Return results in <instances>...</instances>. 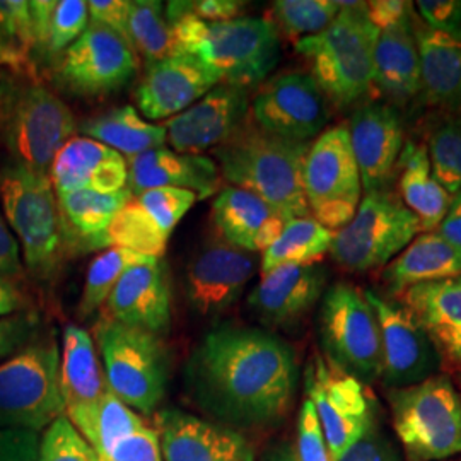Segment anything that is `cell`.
Here are the masks:
<instances>
[{"instance_id": "6da1fadb", "label": "cell", "mask_w": 461, "mask_h": 461, "mask_svg": "<svg viewBox=\"0 0 461 461\" xmlns=\"http://www.w3.org/2000/svg\"><path fill=\"white\" fill-rule=\"evenodd\" d=\"M297 381L294 348L262 329L212 330L186 364L188 390L198 407L230 428H264L282 420Z\"/></svg>"}, {"instance_id": "7a4b0ae2", "label": "cell", "mask_w": 461, "mask_h": 461, "mask_svg": "<svg viewBox=\"0 0 461 461\" xmlns=\"http://www.w3.org/2000/svg\"><path fill=\"white\" fill-rule=\"evenodd\" d=\"M310 149L265 132L251 116L243 127L214 150L222 180L262 198L287 219L308 217L303 188V166Z\"/></svg>"}, {"instance_id": "3957f363", "label": "cell", "mask_w": 461, "mask_h": 461, "mask_svg": "<svg viewBox=\"0 0 461 461\" xmlns=\"http://www.w3.org/2000/svg\"><path fill=\"white\" fill-rule=\"evenodd\" d=\"M171 24L176 55L195 57L221 84L255 87L267 81L280 59V33L265 17L241 16L205 23L182 16Z\"/></svg>"}, {"instance_id": "277c9868", "label": "cell", "mask_w": 461, "mask_h": 461, "mask_svg": "<svg viewBox=\"0 0 461 461\" xmlns=\"http://www.w3.org/2000/svg\"><path fill=\"white\" fill-rule=\"evenodd\" d=\"M340 13L321 33L296 41L312 67V76L331 106L356 108L375 91V45L378 28L371 23L366 2H339Z\"/></svg>"}, {"instance_id": "5b68a950", "label": "cell", "mask_w": 461, "mask_h": 461, "mask_svg": "<svg viewBox=\"0 0 461 461\" xmlns=\"http://www.w3.org/2000/svg\"><path fill=\"white\" fill-rule=\"evenodd\" d=\"M0 207L16 236L26 270L43 282L55 279L62 270L67 248L50 175L16 163L4 166Z\"/></svg>"}, {"instance_id": "8992f818", "label": "cell", "mask_w": 461, "mask_h": 461, "mask_svg": "<svg viewBox=\"0 0 461 461\" xmlns=\"http://www.w3.org/2000/svg\"><path fill=\"white\" fill-rule=\"evenodd\" d=\"M93 339L110 392L137 413H154L169 379V350L163 337L101 318Z\"/></svg>"}, {"instance_id": "52a82bcc", "label": "cell", "mask_w": 461, "mask_h": 461, "mask_svg": "<svg viewBox=\"0 0 461 461\" xmlns=\"http://www.w3.org/2000/svg\"><path fill=\"white\" fill-rule=\"evenodd\" d=\"M62 415L60 346L50 330L0 363V429L40 434Z\"/></svg>"}, {"instance_id": "ba28073f", "label": "cell", "mask_w": 461, "mask_h": 461, "mask_svg": "<svg viewBox=\"0 0 461 461\" xmlns=\"http://www.w3.org/2000/svg\"><path fill=\"white\" fill-rule=\"evenodd\" d=\"M388 400L409 460H443L461 453V396L447 376L390 390Z\"/></svg>"}, {"instance_id": "9c48e42d", "label": "cell", "mask_w": 461, "mask_h": 461, "mask_svg": "<svg viewBox=\"0 0 461 461\" xmlns=\"http://www.w3.org/2000/svg\"><path fill=\"white\" fill-rule=\"evenodd\" d=\"M420 234V222L392 188L367 192L350 222L333 232L330 257L340 268L366 274L384 268Z\"/></svg>"}, {"instance_id": "30bf717a", "label": "cell", "mask_w": 461, "mask_h": 461, "mask_svg": "<svg viewBox=\"0 0 461 461\" xmlns=\"http://www.w3.org/2000/svg\"><path fill=\"white\" fill-rule=\"evenodd\" d=\"M318 333L323 357L337 369L366 386L381 378L378 318L359 287L348 282L330 285L320 304Z\"/></svg>"}, {"instance_id": "8fae6325", "label": "cell", "mask_w": 461, "mask_h": 461, "mask_svg": "<svg viewBox=\"0 0 461 461\" xmlns=\"http://www.w3.org/2000/svg\"><path fill=\"white\" fill-rule=\"evenodd\" d=\"M303 188L310 215L321 226L335 232L350 222L364 190L346 123L323 131L310 144Z\"/></svg>"}, {"instance_id": "7c38bea8", "label": "cell", "mask_w": 461, "mask_h": 461, "mask_svg": "<svg viewBox=\"0 0 461 461\" xmlns=\"http://www.w3.org/2000/svg\"><path fill=\"white\" fill-rule=\"evenodd\" d=\"M304 392L312 400L329 446L330 461H339L375 422L376 403L366 384L313 356L304 369Z\"/></svg>"}, {"instance_id": "4fadbf2b", "label": "cell", "mask_w": 461, "mask_h": 461, "mask_svg": "<svg viewBox=\"0 0 461 461\" xmlns=\"http://www.w3.org/2000/svg\"><path fill=\"white\" fill-rule=\"evenodd\" d=\"M76 129V116L66 103L45 86L32 83L24 86L4 135L13 163L50 175Z\"/></svg>"}, {"instance_id": "5bb4252c", "label": "cell", "mask_w": 461, "mask_h": 461, "mask_svg": "<svg viewBox=\"0 0 461 461\" xmlns=\"http://www.w3.org/2000/svg\"><path fill=\"white\" fill-rule=\"evenodd\" d=\"M364 296L373 306L381 330L383 366L381 381L388 390L419 384L438 375L441 354L426 330L402 303L366 289Z\"/></svg>"}, {"instance_id": "9a60e30c", "label": "cell", "mask_w": 461, "mask_h": 461, "mask_svg": "<svg viewBox=\"0 0 461 461\" xmlns=\"http://www.w3.org/2000/svg\"><path fill=\"white\" fill-rule=\"evenodd\" d=\"M330 106L312 74L291 70L265 81L249 103V116L265 132L310 144L325 131Z\"/></svg>"}, {"instance_id": "2e32d148", "label": "cell", "mask_w": 461, "mask_h": 461, "mask_svg": "<svg viewBox=\"0 0 461 461\" xmlns=\"http://www.w3.org/2000/svg\"><path fill=\"white\" fill-rule=\"evenodd\" d=\"M137 70L139 57L132 47L89 21L86 32L60 55L57 76L76 95L104 96L131 83Z\"/></svg>"}, {"instance_id": "e0dca14e", "label": "cell", "mask_w": 461, "mask_h": 461, "mask_svg": "<svg viewBox=\"0 0 461 461\" xmlns=\"http://www.w3.org/2000/svg\"><path fill=\"white\" fill-rule=\"evenodd\" d=\"M260 258L226 241H211L186 267L185 289L192 310L200 316L226 313L243 296Z\"/></svg>"}, {"instance_id": "ac0fdd59", "label": "cell", "mask_w": 461, "mask_h": 461, "mask_svg": "<svg viewBox=\"0 0 461 461\" xmlns=\"http://www.w3.org/2000/svg\"><path fill=\"white\" fill-rule=\"evenodd\" d=\"M347 131L364 194L390 188L405 146L400 110L384 101H364L352 110Z\"/></svg>"}, {"instance_id": "d6986e66", "label": "cell", "mask_w": 461, "mask_h": 461, "mask_svg": "<svg viewBox=\"0 0 461 461\" xmlns=\"http://www.w3.org/2000/svg\"><path fill=\"white\" fill-rule=\"evenodd\" d=\"M249 118L245 87L217 84L180 115L166 120V142L182 154H202L228 142Z\"/></svg>"}, {"instance_id": "ffe728a7", "label": "cell", "mask_w": 461, "mask_h": 461, "mask_svg": "<svg viewBox=\"0 0 461 461\" xmlns=\"http://www.w3.org/2000/svg\"><path fill=\"white\" fill-rule=\"evenodd\" d=\"M321 264L282 265L262 276L248 296V308L267 327L291 329L313 310L327 291Z\"/></svg>"}, {"instance_id": "44dd1931", "label": "cell", "mask_w": 461, "mask_h": 461, "mask_svg": "<svg viewBox=\"0 0 461 461\" xmlns=\"http://www.w3.org/2000/svg\"><path fill=\"white\" fill-rule=\"evenodd\" d=\"M165 461H255V449L240 430L180 409L158 415Z\"/></svg>"}, {"instance_id": "7402d4cb", "label": "cell", "mask_w": 461, "mask_h": 461, "mask_svg": "<svg viewBox=\"0 0 461 461\" xmlns=\"http://www.w3.org/2000/svg\"><path fill=\"white\" fill-rule=\"evenodd\" d=\"M101 318L165 335L171 327V280L165 260L133 265L116 282Z\"/></svg>"}, {"instance_id": "603a6c76", "label": "cell", "mask_w": 461, "mask_h": 461, "mask_svg": "<svg viewBox=\"0 0 461 461\" xmlns=\"http://www.w3.org/2000/svg\"><path fill=\"white\" fill-rule=\"evenodd\" d=\"M219 83L195 57L173 55L146 66V74L135 89V103L149 120H169L180 115L212 91Z\"/></svg>"}, {"instance_id": "cb8c5ba5", "label": "cell", "mask_w": 461, "mask_h": 461, "mask_svg": "<svg viewBox=\"0 0 461 461\" xmlns=\"http://www.w3.org/2000/svg\"><path fill=\"white\" fill-rule=\"evenodd\" d=\"M132 197L152 188H182L198 200L221 192L222 176L214 159L203 154H182L173 149H150L127 161Z\"/></svg>"}, {"instance_id": "d4e9b609", "label": "cell", "mask_w": 461, "mask_h": 461, "mask_svg": "<svg viewBox=\"0 0 461 461\" xmlns=\"http://www.w3.org/2000/svg\"><path fill=\"white\" fill-rule=\"evenodd\" d=\"M108 390L93 335L77 325H67L60 350V393L70 424L77 430L83 428Z\"/></svg>"}, {"instance_id": "484cf974", "label": "cell", "mask_w": 461, "mask_h": 461, "mask_svg": "<svg viewBox=\"0 0 461 461\" xmlns=\"http://www.w3.org/2000/svg\"><path fill=\"white\" fill-rule=\"evenodd\" d=\"M55 195L79 190L115 194L127 188V159L113 149L87 137H72L50 167Z\"/></svg>"}, {"instance_id": "4316f807", "label": "cell", "mask_w": 461, "mask_h": 461, "mask_svg": "<svg viewBox=\"0 0 461 461\" xmlns=\"http://www.w3.org/2000/svg\"><path fill=\"white\" fill-rule=\"evenodd\" d=\"M415 19L413 14L390 28L378 30L375 45L373 87L384 103L398 110L412 104L422 93Z\"/></svg>"}, {"instance_id": "83f0119b", "label": "cell", "mask_w": 461, "mask_h": 461, "mask_svg": "<svg viewBox=\"0 0 461 461\" xmlns=\"http://www.w3.org/2000/svg\"><path fill=\"white\" fill-rule=\"evenodd\" d=\"M212 217L228 245L255 255L264 253L291 221L255 194L236 186L221 188L212 205Z\"/></svg>"}, {"instance_id": "f1b7e54d", "label": "cell", "mask_w": 461, "mask_h": 461, "mask_svg": "<svg viewBox=\"0 0 461 461\" xmlns=\"http://www.w3.org/2000/svg\"><path fill=\"white\" fill-rule=\"evenodd\" d=\"M400 301L426 330L441 359L461 366V276L413 285Z\"/></svg>"}, {"instance_id": "f546056e", "label": "cell", "mask_w": 461, "mask_h": 461, "mask_svg": "<svg viewBox=\"0 0 461 461\" xmlns=\"http://www.w3.org/2000/svg\"><path fill=\"white\" fill-rule=\"evenodd\" d=\"M55 0H0V68L34 74Z\"/></svg>"}, {"instance_id": "4dcf8cb0", "label": "cell", "mask_w": 461, "mask_h": 461, "mask_svg": "<svg viewBox=\"0 0 461 461\" xmlns=\"http://www.w3.org/2000/svg\"><path fill=\"white\" fill-rule=\"evenodd\" d=\"M460 276L461 247L447 241L438 230L417 234L383 270V280L393 296H402L419 284Z\"/></svg>"}, {"instance_id": "1f68e13d", "label": "cell", "mask_w": 461, "mask_h": 461, "mask_svg": "<svg viewBox=\"0 0 461 461\" xmlns=\"http://www.w3.org/2000/svg\"><path fill=\"white\" fill-rule=\"evenodd\" d=\"M131 198L132 194L129 188L115 194L79 190L57 197L67 255L103 251V248H108V226Z\"/></svg>"}, {"instance_id": "d6a6232c", "label": "cell", "mask_w": 461, "mask_h": 461, "mask_svg": "<svg viewBox=\"0 0 461 461\" xmlns=\"http://www.w3.org/2000/svg\"><path fill=\"white\" fill-rule=\"evenodd\" d=\"M420 55V99L443 113L461 115V41L436 33L415 19Z\"/></svg>"}, {"instance_id": "836d02e7", "label": "cell", "mask_w": 461, "mask_h": 461, "mask_svg": "<svg viewBox=\"0 0 461 461\" xmlns=\"http://www.w3.org/2000/svg\"><path fill=\"white\" fill-rule=\"evenodd\" d=\"M396 195L420 222V232L438 230L453 195L436 180L426 144L407 140L395 171Z\"/></svg>"}, {"instance_id": "e575fe53", "label": "cell", "mask_w": 461, "mask_h": 461, "mask_svg": "<svg viewBox=\"0 0 461 461\" xmlns=\"http://www.w3.org/2000/svg\"><path fill=\"white\" fill-rule=\"evenodd\" d=\"M79 132L113 149L127 159H132L150 149L165 148L166 144L163 123H149L131 104L112 108L84 120L79 125Z\"/></svg>"}, {"instance_id": "d590c367", "label": "cell", "mask_w": 461, "mask_h": 461, "mask_svg": "<svg viewBox=\"0 0 461 461\" xmlns=\"http://www.w3.org/2000/svg\"><path fill=\"white\" fill-rule=\"evenodd\" d=\"M333 230H327L312 215L287 221L279 238L265 249L260 258L262 276L282 265H313L327 255Z\"/></svg>"}, {"instance_id": "8d00e7d4", "label": "cell", "mask_w": 461, "mask_h": 461, "mask_svg": "<svg viewBox=\"0 0 461 461\" xmlns=\"http://www.w3.org/2000/svg\"><path fill=\"white\" fill-rule=\"evenodd\" d=\"M129 32L132 49L150 66L176 55L171 24L165 14V4L156 0H129Z\"/></svg>"}, {"instance_id": "74e56055", "label": "cell", "mask_w": 461, "mask_h": 461, "mask_svg": "<svg viewBox=\"0 0 461 461\" xmlns=\"http://www.w3.org/2000/svg\"><path fill=\"white\" fill-rule=\"evenodd\" d=\"M169 236L159 230L156 221L132 197L113 217L106 230L108 248H123L149 258L161 260L165 257Z\"/></svg>"}, {"instance_id": "f35d334b", "label": "cell", "mask_w": 461, "mask_h": 461, "mask_svg": "<svg viewBox=\"0 0 461 461\" xmlns=\"http://www.w3.org/2000/svg\"><path fill=\"white\" fill-rule=\"evenodd\" d=\"M142 426H146V422L140 415L108 390L99 402L96 412L79 429V432L98 453L99 460L104 461L123 438Z\"/></svg>"}, {"instance_id": "ab89813d", "label": "cell", "mask_w": 461, "mask_h": 461, "mask_svg": "<svg viewBox=\"0 0 461 461\" xmlns=\"http://www.w3.org/2000/svg\"><path fill=\"white\" fill-rule=\"evenodd\" d=\"M426 149L436 180L449 195L461 192L460 113H445L429 125Z\"/></svg>"}, {"instance_id": "60d3db41", "label": "cell", "mask_w": 461, "mask_h": 461, "mask_svg": "<svg viewBox=\"0 0 461 461\" xmlns=\"http://www.w3.org/2000/svg\"><path fill=\"white\" fill-rule=\"evenodd\" d=\"M156 258H149L131 249L123 248H108L101 251L91 262L86 280H84L83 294L79 301V314L87 318L96 313L112 294L116 282L133 265L146 264Z\"/></svg>"}, {"instance_id": "b9f144b4", "label": "cell", "mask_w": 461, "mask_h": 461, "mask_svg": "<svg viewBox=\"0 0 461 461\" xmlns=\"http://www.w3.org/2000/svg\"><path fill=\"white\" fill-rule=\"evenodd\" d=\"M340 13L337 0H277L272 4L276 28L289 38L321 33Z\"/></svg>"}, {"instance_id": "7bdbcfd3", "label": "cell", "mask_w": 461, "mask_h": 461, "mask_svg": "<svg viewBox=\"0 0 461 461\" xmlns=\"http://www.w3.org/2000/svg\"><path fill=\"white\" fill-rule=\"evenodd\" d=\"M89 24L86 0H55L47 26L45 55L59 57L66 51Z\"/></svg>"}, {"instance_id": "ee69618b", "label": "cell", "mask_w": 461, "mask_h": 461, "mask_svg": "<svg viewBox=\"0 0 461 461\" xmlns=\"http://www.w3.org/2000/svg\"><path fill=\"white\" fill-rule=\"evenodd\" d=\"M38 461H101L98 453L93 449L81 432L70 424L66 415L59 417L45 429Z\"/></svg>"}, {"instance_id": "f6af8a7d", "label": "cell", "mask_w": 461, "mask_h": 461, "mask_svg": "<svg viewBox=\"0 0 461 461\" xmlns=\"http://www.w3.org/2000/svg\"><path fill=\"white\" fill-rule=\"evenodd\" d=\"M135 198L167 236L198 200L194 192L182 188H152Z\"/></svg>"}, {"instance_id": "bcb514c9", "label": "cell", "mask_w": 461, "mask_h": 461, "mask_svg": "<svg viewBox=\"0 0 461 461\" xmlns=\"http://www.w3.org/2000/svg\"><path fill=\"white\" fill-rule=\"evenodd\" d=\"M296 461H330L329 446L312 400L304 398L297 415Z\"/></svg>"}, {"instance_id": "7dc6e473", "label": "cell", "mask_w": 461, "mask_h": 461, "mask_svg": "<svg viewBox=\"0 0 461 461\" xmlns=\"http://www.w3.org/2000/svg\"><path fill=\"white\" fill-rule=\"evenodd\" d=\"M245 2L240 0H186V2H167L165 7L167 23L182 16L197 17L205 23H222L241 17Z\"/></svg>"}, {"instance_id": "c3c4849f", "label": "cell", "mask_w": 461, "mask_h": 461, "mask_svg": "<svg viewBox=\"0 0 461 461\" xmlns=\"http://www.w3.org/2000/svg\"><path fill=\"white\" fill-rule=\"evenodd\" d=\"M413 5L426 28L461 41V0H419Z\"/></svg>"}, {"instance_id": "681fc988", "label": "cell", "mask_w": 461, "mask_h": 461, "mask_svg": "<svg viewBox=\"0 0 461 461\" xmlns=\"http://www.w3.org/2000/svg\"><path fill=\"white\" fill-rule=\"evenodd\" d=\"M40 333V314L33 310L0 318V363L28 346Z\"/></svg>"}, {"instance_id": "f907efd6", "label": "cell", "mask_w": 461, "mask_h": 461, "mask_svg": "<svg viewBox=\"0 0 461 461\" xmlns=\"http://www.w3.org/2000/svg\"><path fill=\"white\" fill-rule=\"evenodd\" d=\"M104 461H165L156 429L148 424L123 438Z\"/></svg>"}, {"instance_id": "816d5d0a", "label": "cell", "mask_w": 461, "mask_h": 461, "mask_svg": "<svg viewBox=\"0 0 461 461\" xmlns=\"http://www.w3.org/2000/svg\"><path fill=\"white\" fill-rule=\"evenodd\" d=\"M339 461H402L388 434L378 424V417L361 436L359 441L347 449Z\"/></svg>"}, {"instance_id": "f5cc1de1", "label": "cell", "mask_w": 461, "mask_h": 461, "mask_svg": "<svg viewBox=\"0 0 461 461\" xmlns=\"http://www.w3.org/2000/svg\"><path fill=\"white\" fill-rule=\"evenodd\" d=\"M87 9L93 23H98L112 30L132 47L129 32V0H89Z\"/></svg>"}, {"instance_id": "db71d44e", "label": "cell", "mask_w": 461, "mask_h": 461, "mask_svg": "<svg viewBox=\"0 0 461 461\" xmlns=\"http://www.w3.org/2000/svg\"><path fill=\"white\" fill-rule=\"evenodd\" d=\"M40 434L24 429H0V461H38Z\"/></svg>"}, {"instance_id": "11a10c76", "label": "cell", "mask_w": 461, "mask_h": 461, "mask_svg": "<svg viewBox=\"0 0 461 461\" xmlns=\"http://www.w3.org/2000/svg\"><path fill=\"white\" fill-rule=\"evenodd\" d=\"M366 11L371 23L378 28H390L393 24H398L405 19L413 16L412 2H403V0H375V2H366Z\"/></svg>"}, {"instance_id": "9f6ffc18", "label": "cell", "mask_w": 461, "mask_h": 461, "mask_svg": "<svg viewBox=\"0 0 461 461\" xmlns=\"http://www.w3.org/2000/svg\"><path fill=\"white\" fill-rule=\"evenodd\" d=\"M21 272H23V262H21L19 243L0 207V274L5 277H16Z\"/></svg>"}, {"instance_id": "6f0895ef", "label": "cell", "mask_w": 461, "mask_h": 461, "mask_svg": "<svg viewBox=\"0 0 461 461\" xmlns=\"http://www.w3.org/2000/svg\"><path fill=\"white\" fill-rule=\"evenodd\" d=\"M24 86L26 84L21 83L19 76L14 72L7 68H0V131H4L5 125L9 123Z\"/></svg>"}, {"instance_id": "680465c9", "label": "cell", "mask_w": 461, "mask_h": 461, "mask_svg": "<svg viewBox=\"0 0 461 461\" xmlns=\"http://www.w3.org/2000/svg\"><path fill=\"white\" fill-rule=\"evenodd\" d=\"M26 299L16 284L0 274V318L26 312Z\"/></svg>"}, {"instance_id": "91938a15", "label": "cell", "mask_w": 461, "mask_h": 461, "mask_svg": "<svg viewBox=\"0 0 461 461\" xmlns=\"http://www.w3.org/2000/svg\"><path fill=\"white\" fill-rule=\"evenodd\" d=\"M436 230L447 241L461 247V192L455 194L451 198L445 219Z\"/></svg>"}, {"instance_id": "94428289", "label": "cell", "mask_w": 461, "mask_h": 461, "mask_svg": "<svg viewBox=\"0 0 461 461\" xmlns=\"http://www.w3.org/2000/svg\"><path fill=\"white\" fill-rule=\"evenodd\" d=\"M264 461H296L294 447L289 445H279L265 456Z\"/></svg>"}]
</instances>
